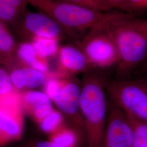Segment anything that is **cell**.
Here are the masks:
<instances>
[{
  "mask_svg": "<svg viewBox=\"0 0 147 147\" xmlns=\"http://www.w3.org/2000/svg\"><path fill=\"white\" fill-rule=\"evenodd\" d=\"M109 70L91 69L81 81L80 105L87 147H100L102 142L109 111Z\"/></svg>",
  "mask_w": 147,
  "mask_h": 147,
  "instance_id": "1",
  "label": "cell"
},
{
  "mask_svg": "<svg viewBox=\"0 0 147 147\" xmlns=\"http://www.w3.org/2000/svg\"><path fill=\"white\" fill-rule=\"evenodd\" d=\"M110 28L119 57L115 78H130L147 57V18L131 16L112 24Z\"/></svg>",
  "mask_w": 147,
  "mask_h": 147,
  "instance_id": "2",
  "label": "cell"
},
{
  "mask_svg": "<svg viewBox=\"0 0 147 147\" xmlns=\"http://www.w3.org/2000/svg\"><path fill=\"white\" fill-rule=\"evenodd\" d=\"M66 30L71 36L112 24L133 14L121 11L101 12L68 3L53 0H27Z\"/></svg>",
  "mask_w": 147,
  "mask_h": 147,
  "instance_id": "3",
  "label": "cell"
},
{
  "mask_svg": "<svg viewBox=\"0 0 147 147\" xmlns=\"http://www.w3.org/2000/svg\"><path fill=\"white\" fill-rule=\"evenodd\" d=\"M106 89L109 99L126 115L147 123V75L109 79Z\"/></svg>",
  "mask_w": 147,
  "mask_h": 147,
  "instance_id": "4",
  "label": "cell"
},
{
  "mask_svg": "<svg viewBox=\"0 0 147 147\" xmlns=\"http://www.w3.org/2000/svg\"><path fill=\"white\" fill-rule=\"evenodd\" d=\"M110 26L89 30L76 43L92 69L109 70L116 68L118 63L117 49Z\"/></svg>",
  "mask_w": 147,
  "mask_h": 147,
  "instance_id": "5",
  "label": "cell"
},
{
  "mask_svg": "<svg viewBox=\"0 0 147 147\" xmlns=\"http://www.w3.org/2000/svg\"><path fill=\"white\" fill-rule=\"evenodd\" d=\"M19 92L0 96V147L20 141L24 127V113Z\"/></svg>",
  "mask_w": 147,
  "mask_h": 147,
  "instance_id": "6",
  "label": "cell"
},
{
  "mask_svg": "<svg viewBox=\"0 0 147 147\" xmlns=\"http://www.w3.org/2000/svg\"><path fill=\"white\" fill-rule=\"evenodd\" d=\"M16 31L28 41L41 37L58 39L70 34L45 13L26 11L14 25Z\"/></svg>",
  "mask_w": 147,
  "mask_h": 147,
  "instance_id": "7",
  "label": "cell"
},
{
  "mask_svg": "<svg viewBox=\"0 0 147 147\" xmlns=\"http://www.w3.org/2000/svg\"><path fill=\"white\" fill-rule=\"evenodd\" d=\"M132 126L129 117L109 99L108 116L100 147H132Z\"/></svg>",
  "mask_w": 147,
  "mask_h": 147,
  "instance_id": "8",
  "label": "cell"
},
{
  "mask_svg": "<svg viewBox=\"0 0 147 147\" xmlns=\"http://www.w3.org/2000/svg\"><path fill=\"white\" fill-rule=\"evenodd\" d=\"M81 82L74 76L66 77L57 96L53 101L58 110L68 121V125L84 134L80 111Z\"/></svg>",
  "mask_w": 147,
  "mask_h": 147,
  "instance_id": "9",
  "label": "cell"
},
{
  "mask_svg": "<svg viewBox=\"0 0 147 147\" xmlns=\"http://www.w3.org/2000/svg\"><path fill=\"white\" fill-rule=\"evenodd\" d=\"M59 73L69 77L85 73L92 69L84 53L76 44L66 45L59 47L58 53Z\"/></svg>",
  "mask_w": 147,
  "mask_h": 147,
  "instance_id": "10",
  "label": "cell"
},
{
  "mask_svg": "<svg viewBox=\"0 0 147 147\" xmlns=\"http://www.w3.org/2000/svg\"><path fill=\"white\" fill-rule=\"evenodd\" d=\"M19 95L24 113L38 123L54 109L53 101L43 92L27 90L19 92Z\"/></svg>",
  "mask_w": 147,
  "mask_h": 147,
  "instance_id": "11",
  "label": "cell"
},
{
  "mask_svg": "<svg viewBox=\"0 0 147 147\" xmlns=\"http://www.w3.org/2000/svg\"><path fill=\"white\" fill-rule=\"evenodd\" d=\"M6 68L9 71L14 89L19 92L25 89L33 90L44 86L47 80V74L18 63Z\"/></svg>",
  "mask_w": 147,
  "mask_h": 147,
  "instance_id": "12",
  "label": "cell"
},
{
  "mask_svg": "<svg viewBox=\"0 0 147 147\" xmlns=\"http://www.w3.org/2000/svg\"><path fill=\"white\" fill-rule=\"evenodd\" d=\"M49 141L63 147H79L85 142L84 134L68 124L50 135Z\"/></svg>",
  "mask_w": 147,
  "mask_h": 147,
  "instance_id": "13",
  "label": "cell"
},
{
  "mask_svg": "<svg viewBox=\"0 0 147 147\" xmlns=\"http://www.w3.org/2000/svg\"><path fill=\"white\" fill-rule=\"evenodd\" d=\"M17 44L7 24L0 20V54L3 65L6 67L16 62V51Z\"/></svg>",
  "mask_w": 147,
  "mask_h": 147,
  "instance_id": "14",
  "label": "cell"
},
{
  "mask_svg": "<svg viewBox=\"0 0 147 147\" xmlns=\"http://www.w3.org/2000/svg\"><path fill=\"white\" fill-rule=\"evenodd\" d=\"M28 3L27 0H0V20L14 26Z\"/></svg>",
  "mask_w": 147,
  "mask_h": 147,
  "instance_id": "15",
  "label": "cell"
},
{
  "mask_svg": "<svg viewBox=\"0 0 147 147\" xmlns=\"http://www.w3.org/2000/svg\"><path fill=\"white\" fill-rule=\"evenodd\" d=\"M58 39L37 37L30 41L33 44L39 58L47 60L58 55L59 51Z\"/></svg>",
  "mask_w": 147,
  "mask_h": 147,
  "instance_id": "16",
  "label": "cell"
},
{
  "mask_svg": "<svg viewBox=\"0 0 147 147\" xmlns=\"http://www.w3.org/2000/svg\"><path fill=\"white\" fill-rule=\"evenodd\" d=\"M38 57L35 49L30 41L26 40L17 45L16 59L18 64L31 67Z\"/></svg>",
  "mask_w": 147,
  "mask_h": 147,
  "instance_id": "17",
  "label": "cell"
},
{
  "mask_svg": "<svg viewBox=\"0 0 147 147\" xmlns=\"http://www.w3.org/2000/svg\"><path fill=\"white\" fill-rule=\"evenodd\" d=\"M65 123L62 114L59 111L53 109L38 124L42 131L50 135L64 126L65 124Z\"/></svg>",
  "mask_w": 147,
  "mask_h": 147,
  "instance_id": "18",
  "label": "cell"
},
{
  "mask_svg": "<svg viewBox=\"0 0 147 147\" xmlns=\"http://www.w3.org/2000/svg\"><path fill=\"white\" fill-rule=\"evenodd\" d=\"M128 117L131 121L132 126V147H147V123Z\"/></svg>",
  "mask_w": 147,
  "mask_h": 147,
  "instance_id": "19",
  "label": "cell"
},
{
  "mask_svg": "<svg viewBox=\"0 0 147 147\" xmlns=\"http://www.w3.org/2000/svg\"><path fill=\"white\" fill-rule=\"evenodd\" d=\"M65 78L59 73H51L50 72L47 74V81L44 85V92L53 102L57 96Z\"/></svg>",
  "mask_w": 147,
  "mask_h": 147,
  "instance_id": "20",
  "label": "cell"
},
{
  "mask_svg": "<svg viewBox=\"0 0 147 147\" xmlns=\"http://www.w3.org/2000/svg\"><path fill=\"white\" fill-rule=\"evenodd\" d=\"M118 10L136 16V13L147 11V0H123Z\"/></svg>",
  "mask_w": 147,
  "mask_h": 147,
  "instance_id": "21",
  "label": "cell"
},
{
  "mask_svg": "<svg viewBox=\"0 0 147 147\" xmlns=\"http://www.w3.org/2000/svg\"><path fill=\"white\" fill-rule=\"evenodd\" d=\"M18 92L14 89L8 69L0 64V96Z\"/></svg>",
  "mask_w": 147,
  "mask_h": 147,
  "instance_id": "22",
  "label": "cell"
},
{
  "mask_svg": "<svg viewBox=\"0 0 147 147\" xmlns=\"http://www.w3.org/2000/svg\"><path fill=\"white\" fill-rule=\"evenodd\" d=\"M123 0H97L99 10L101 12H109L118 9Z\"/></svg>",
  "mask_w": 147,
  "mask_h": 147,
  "instance_id": "23",
  "label": "cell"
},
{
  "mask_svg": "<svg viewBox=\"0 0 147 147\" xmlns=\"http://www.w3.org/2000/svg\"><path fill=\"white\" fill-rule=\"evenodd\" d=\"M58 2H62L73 4L75 5H79L94 11L99 10L97 0H53Z\"/></svg>",
  "mask_w": 147,
  "mask_h": 147,
  "instance_id": "24",
  "label": "cell"
},
{
  "mask_svg": "<svg viewBox=\"0 0 147 147\" xmlns=\"http://www.w3.org/2000/svg\"><path fill=\"white\" fill-rule=\"evenodd\" d=\"M20 147H63L49 140L31 139L23 143Z\"/></svg>",
  "mask_w": 147,
  "mask_h": 147,
  "instance_id": "25",
  "label": "cell"
},
{
  "mask_svg": "<svg viewBox=\"0 0 147 147\" xmlns=\"http://www.w3.org/2000/svg\"><path fill=\"white\" fill-rule=\"evenodd\" d=\"M31 68L45 74H48L50 73L47 60L39 57H38L36 61L33 63Z\"/></svg>",
  "mask_w": 147,
  "mask_h": 147,
  "instance_id": "26",
  "label": "cell"
},
{
  "mask_svg": "<svg viewBox=\"0 0 147 147\" xmlns=\"http://www.w3.org/2000/svg\"><path fill=\"white\" fill-rule=\"evenodd\" d=\"M139 71V73L141 75H147V57L142 65L136 70V71Z\"/></svg>",
  "mask_w": 147,
  "mask_h": 147,
  "instance_id": "27",
  "label": "cell"
},
{
  "mask_svg": "<svg viewBox=\"0 0 147 147\" xmlns=\"http://www.w3.org/2000/svg\"><path fill=\"white\" fill-rule=\"evenodd\" d=\"M0 64H3V59H2V57L1 55V54H0Z\"/></svg>",
  "mask_w": 147,
  "mask_h": 147,
  "instance_id": "28",
  "label": "cell"
},
{
  "mask_svg": "<svg viewBox=\"0 0 147 147\" xmlns=\"http://www.w3.org/2000/svg\"></svg>",
  "mask_w": 147,
  "mask_h": 147,
  "instance_id": "29",
  "label": "cell"
}]
</instances>
